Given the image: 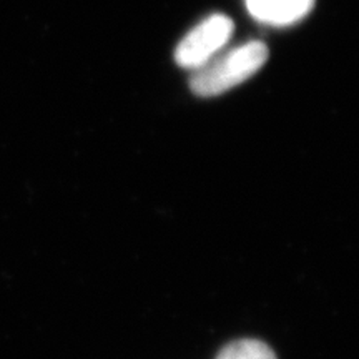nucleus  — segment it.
Listing matches in <instances>:
<instances>
[{
    "mask_svg": "<svg viewBox=\"0 0 359 359\" xmlns=\"http://www.w3.org/2000/svg\"><path fill=\"white\" fill-rule=\"evenodd\" d=\"M217 359H278L266 343L258 339H238L226 344Z\"/></svg>",
    "mask_w": 359,
    "mask_h": 359,
    "instance_id": "obj_4",
    "label": "nucleus"
},
{
    "mask_svg": "<svg viewBox=\"0 0 359 359\" xmlns=\"http://www.w3.org/2000/svg\"><path fill=\"white\" fill-rule=\"evenodd\" d=\"M255 19L271 25H290L311 11L314 0H245Z\"/></svg>",
    "mask_w": 359,
    "mask_h": 359,
    "instance_id": "obj_3",
    "label": "nucleus"
},
{
    "mask_svg": "<svg viewBox=\"0 0 359 359\" xmlns=\"http://www.w3.org/2000/svg\"><path fill=\"white\" fill-rule=\"evenodd\" d=\"M266 60V45L251 40L223 55H215L195 69L190 79V88L200 97L219 95L253 77Z\"/></svg>",
    "mask_w": 359,
    "mask_h": 359,
    "instance_id": "obj_1",
    "label": "nucleus"
},
{
    "mask_svg": "<svg viewBox=\"0 0 359 359\" xmlns=\"http://www.w3.org/2000/svg\"><path fill=\"white\" fill-rule=\"evenodd\" d=\"M233 34V22L230 17L215 15L206 17L195 29H191L175 50V60L183 69H198L210 58L218 55Z\"/></svg>",
    "mask_w": 359,
    "mask_h": 359,
    "instance_id": "obj_2",
    "label": "nucleus"
}]
</instances>
